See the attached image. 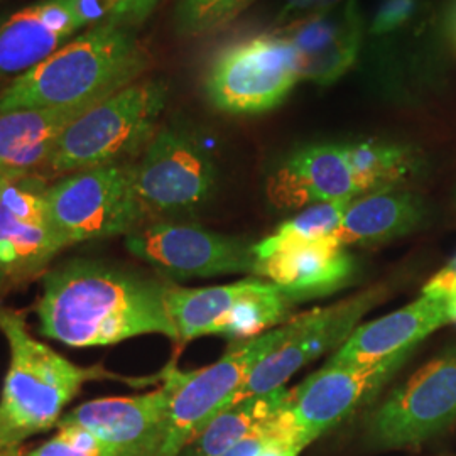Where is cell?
Returning a JSON list of instances; mask_svg holds the SVG:
<instances>
[{"label":"cell","instance_id":"6da1fadb","mask_svg":"<svg viewBox=\"0 0 456 456\" xmlns=\"http://www.w3.org/2000/svg\"><path fill=\"white\" fill-rule=\"evenodd\" d=\"M164 291L163 284L109 264L77 259L45 276L36 313L43 337L75 348L152 333L178 342Z\"/></svg>","mask_w":456,"mask_h":456},{"label":"cell","instance_id":"7a4b0ae2","mask_svg":"<svg viewBox=\"0 0 456 456\" xmlns=\"http://www.w3.org/2000/svg\"><path fill=\"white\" fill-rule=\"evenodd\" d=\"M149 66V53L131 26L105 22L66 43L17 77L0 95V112L61 107L102 94H117Z\"/></svg>","mask_w":456,"mask_h":456},{"label":"cell","instance_id":"3957f363","mask_svg":"<svg viewBox=\"0 0 456 456\" xmlns=\"http://www.w3.org/2000/svg\"><path fill=\"white\" fill-rule=\"evenodd\" d=\"M0 333L11 363L0 394V446H20L60 423L63 409L83 384L117 379L100 367H78L46 343L36 340L16 311L0 306Z\"/></svg>","mask_w":456,"mask_h":456},{"label":"cell","instance_id":"277c9868","mask_svg":"<svg viewBox=\"0 0 456 456\" xmlns=\"http://www.w3.org/2000/svg\"><path fill=\"white\" fill-rule=\"evenodd\" d=\"M167 98L159 80L134 82L75 120L60 137L46 164L51 175H68L120 164L154 137Z\"/></svg>","mask_w":456,"mask_h":456},{"label":"cell","instance_id":"5b68a950","mask_svg":"<svg viewBox=\"0 0 456 456\" xmlns=\"http://www.w3.org/2000/svg\"><path fill=\"white\" fill-rule=\"evenodd\" d=\"M296 318L277 326L259 337L237 343L235 348L212 365L181 372L169 365L163 372L164 384L169 389V408L163 446L158 456H178L181 450L230 406L233 395L242 387L252 370L273 354L291 335Z\"/></svg>","mask_w":456,"mask_h":456},{"label":"cell","instance_id":"8992f818","mask_svg":"<svg viewBox=\"0 0 456 456\" xmlns=\"http://www.w3.org/2000/svg\"><path fill=\"white\" fill-rule=\"evenodd\" d=\"M164 305L178 342L207 335L248 340L291 322L293 301L276 284L250 277L212 288H167Z\"/></svg>","mask_w":456,"mask_h":456},{"label":"cell","instance_id":"52a82bcc","mask_svg":"<svg viewBox=\"0 0 456 456\" xmlns=\"http://www.w3.org/2000/svg\"><path fill=\"white\" fill-rule=\"evenodd\" d=\"M49 220L68 245L132 233L144 222L134 190V166L85 169L45 190Z\"/></svg>","mask_w":456,"mask_h":456},{"label":"cell","instance_id":"ba28073f","mask_svg":"<svg viewBox=\"0 0 456 456\" xmlns=\"http://www.w3.org/2000/svg\"><path fill=\"white\" fill-rule=\"evenodd\" d=\"M456 421V348L428 362L367 419V436L382 450L418 446Z\"/></svg>","mask_w":456,"mask_h":456},{"label":"cell","instance_id":"9c48e42d","mask_svg":"<svg viewBox=\"0 0 456 456\" xmlns=\"http://www.w3.org/2000/svg\"><path fill=\"white\" fill-rule=\"evenodd\" d=\"M299 80L291 45L269 34L225 49L207 77V94L218 110L261 114L277 107Z\"/></svg>","mask_w":456,"mask_h":456},{"label":"cell","instance_id":"30bf717a","mask_svg":"<svg viewBox=\"0 0 456 456\" xmlns=\"http://www.w3.org/2000/svg\"><path fill=\"white\" fill-rule=\"evenodd\" d=\"M215 164L208 151L186 132L161 129L134 166V190L147 216L195 210L215 186Z\"/></svg>","mask_w":456,"mask_h":456},{"label":"cell","instance_id":"8fae6325","mask_svg":"<svg viewBox=\"0 0 456 456\" xmlns=\"http://www.w3.org/2000/svg\"><path fill=\"white\" fill-rule=\"evenodd\" d=\"M386 294V288L375 286L331 306L296 316L291 335L252 370L230 401V406L247 397L282 387L311 360L318 359L335 346L340 348L359 328L360 320L382 303Z\"/></svg>","mask_w":456,"mask_h":456},{"label":"cell","instance_id":"7c38bea8","mask_svg":"<svg viewBox=\"0 0 456 456\" xmlns=\"http://www.w3.org/2000/svg\"><path fill=\"white\" fill-rule=\"evenodd\" d=\"M126 247L137 259L178 279L256 273L254 245L207 228L156 222L127 235Z\"/></svg>","mask_w":456,"mask_h":456},{"label":"cell","instance_id":"4fadbf2b","mask_svg":"<svg viewBox=\"0 0 456 456\" xmlns=\"http://www.w3.org/2000/svg\"><path fill=\"white\" fill-rule=\"evenodd\" d=\"M412 352L408 348L367 365H325L297 386L288 411L303 448L365 406Z\"/></svg>","mask_w":456,"mask_h":456},{"label":"cell","instance_id":"5bb4252c","mask_svg":"<svg viewBox=\"0 0 456 456\" xmlns=\"http://www.w3.org/2000/svg\"><path fill=\"white\" fill-rule=\"evenodd\" d=\"M256 273L276 284L293 303L337 293L355 274V261L333 237L313 240L264 239L254 245Z\"/></svg>","mask_w":456,"mask_h":456},{"label":"cell","instance_id":"9a60e30c","mask_svg":"<svg viewBox=\"0 0 456 456\" xmlns=\"http://www.w3.org/2000/svg\"><path fill=\"white\" fill-rule=\"evenodd\" d=\"M169 389L134 395L103 397L73 409L58 424H77L102 441L112 456H158L163 446Z\"/></svg>","mask_w":456,"mask_h":456},{"label":"cell","instance_id":"2e32d148","mask_svg":"<svg viewBox=\"0 0 456 456\" xmlns=\"http://www.w3.org/2000/svg\"><path fill=\"white\" fill-rule=\"evenodd\" d=\"M363 22L359 0L342 4L293 22L281 34L294 51L301 80L331 85L355 63L362 45Z\"/></svg>","mask_w":456,"mask_h":456},{"label":"cell","instance_id":"e0dca14e","mask_svg":"<svg viewBox=\"0 0 456 456\" xmlns=\"http://www.w3.org/2000/svg\"><path fill=\"white\" fill-rule=\"evenodd\" d=\"M267 196L281 210L359 198L345 144H314L296 151L269 176Z\"/></svg>","mask_w":456,"mask_h":456},{"label":"cell","instance_id":"ac0fdd59","mask_svg":"<svg viewBox=\"0 0 456 456\" xmlns=\"http://www.w3.org/2000/svg\"><path fill=\"white\" fill-rule=\"evenodd\" d=\"M112 95L102 94L61 107L0 112V176L7 181L26 180L39 167H46L66 129Z\"/></svg>","mask_w":456,"mask_h":456},{"label":"cell","instance_id":"d6986e66","mask_svg":"<svg viewBox=\"0 0 456 456\" xmlns=\"http://www.w3.org/2000/svg\"><path fill=\"white\" fill-rule=\"evenodd\" d=\"M450 323L444 305L421 294L408 306L359 326L326 365H367L389 359L403 350L416 348Z\"/></svg>","mask_w":456,"mask_h":456},{"label":"cell","instance_id":"ffe728a7","mask_svg":"<svg viewBox=\"0 0 456 456\" xmlns=\"http://www.w3.org/2000/svg\"><path fill=\"white\" fill-rule=\"evenodd\" d=\"M73 0H43L0 24V77L26 73L82 29Z\"/></svg>","mask_w":456,"mask_h":456},{"label":"cell","instance_id":"44dd1931","mask_svg":"<svg viewBox=\"0 0 456 456\" xmlns=\"http://www.w3.org/2000/svg\"><path fill=\"white\" fill-rule=\"evenodd\" d=\"M423 216L421 200L406 190L374 191L346 205L333 239L345 247L380 244L412 232Z\"/></svg>","mask_w":456,"mask_h":456},{"label":"cell","instance_id":"7402d4cb","mask_svg":"<svg viewBox=\"0 0 456 456\" xmlns=\"http://www.w3.org/2000/svg\"><path fill=\"white\" fill-rule=\"evenodd\" d=\"M293 391L284 386L261 395H252L224 409L207 424L178 456H224L232 446L248 435L257 424L267 421L286 408Z\"/></svg>","mask_w":456,"mask_h":456},{"label":"cell","instance_id":"603a6c76","mask_svg":"<svg viewBox=\"0 0 456 456\" xmlns=\"http://www.w3.org/2000/svg\"><path fill=\"white\" fill-rule=\"evenodd\" d=\"M65 247L49 222L17 215L0 201V271L5 276L33 274Z\"/></svg>","mask_w":456,"mask_h":456},{"label":"cell","instance_id":"cb8c5ba5","mask_svg":"<svg viewBox=\"0 0 456 456\" xmlns=\"http://www.w3.org/2000/svg\"><path fill=\"white\" fill-rule=\"evenodd\" d=\"M345 152L360 196L399 188L419 167V159L412 149L391 142L363 141L345 144Z\"/></svg>","mask_w":456,"mask_h":456},{"label":"cell","instance_id":"d4e9b609","mask_svg":"<svg viewBox=\"0 0 456 456\" xmlns=\"http://www.w3.org/2000/svg\"><path fill=\"white\" fill-rule=\"evenodd\" d=\"M348 203L350 201H338L308 207L291 220L284 222L271 237L276 240H313L333 237Z\"/></svg>","mask_w":456,"mask_h":456},{"label":"cell","instance_id":"484cf974","mask_svg":"<svg viewBox=\"0 0 456 456\" xmlns=\"http://www.w3.org/2000/svg\"><path fill=\"white\" fill-rule=\"evenodd\" d=\"M254 0H181L178 28L186 34L208 33L225 26Z\"/></svg>","mask_w":456,"mask_h":456},{"label":"cell","instance_id":"4316f807","mask_svg":"<svg viewBox=\"0 0 456 456\" xmlns=\"http://www.w3.org/2000/svg\"><path fill=\"white\" fill-rule=\"evenodd\" d=\"M54 438L43 443L28 456H112L109 448L88 429L77 424H58Z\"/></svg>","mask_w":456,"mask_h":456},{"label":"cell","instance_id":"83f0119b","mask_svg":"<svg viewBox=\"0 0 456 456\" xmlns=\"http://www.w3.org/2000/svg\"><path fill=\"white\" fill-rule=\"evenodd\" d=\"M73 5L83 28L105 22L126 24V0H73Z\"/></svg>","mask_w":456,"mask_h":456},{"label":"cell","instance_id":"f1b7e54d","mask_svg":"<svg viewBox=\"0 0 456 456\" xmlns=\"http://www.w3.org/2000/svg\"><path fill=\"white\" fill-rule=\"evenodd\" d=\"M421 294L441 301L456 325V257L426 282Z\"/></svg>","mask_w":456,"mask_h":456},{"label":"cell","instance_id":"f546056e","mask_svg":"<svg viewBox=\"0 0 456 456\" xmlns=\"http://www.w3.org/2000/svg\"><path fill=\"white\" fill-rule=\"evenodd\" d=\"M416 0H382L372 22V33L387 34L399 29L414 12Z\"/></svg>","mask_w":456,"mask_h":456},{"label":"cell","instance_id":"4dcf8cb0","mask_svg":"<svg viewBox=\"0 0 456 456\" xmlns=\"http://www.w3.org/2000/svg\"><path fill=\"white\" fill-rule=\"evenodd\" d=\"M342 2L343 0H284V5L277 14V22L284 28L306 17L323 12L326 9H331Z\"/></svg>","mask_w":456,"mask_h":456},{"label":"cell","instance_id":"1f68e13d","mask_svg":"<svg viewBox=\"0 0 456 456\" xmlns=\"http://www.w3.org/2000/svg\"><path fill=\"white\" fill-rule=\"evenodd\" d=\"M159 0H126V24L134 26L142 22L158 5Z\"/></svg>","mask_w":456,"mask_h":456},{"label":"cell","instance_id":"d6a6232c","mask_svg":"<svg viewBox=\"0 0 456 456\" xmlns=\"http://www.w3.org/2000/svg\"><path fill=\"white\" fill-rule=\"evenodd\" d=\"M303 448H299L294 441H277L257 456H299Z\"/></svg>","mask_w":456,"mask_h":456},{"label":"cell","instance_id":"836d02e7","mask_svg":"<svg viewBox=\"0 0 456 456\" xmlns=\"http://www.w3.org/2000/svg\"><path fill=\"white\" fill-rule=\"evenodd\" d=\"M0 456H22L20 446H0Z\"/></svg>","mask_w":456,"mask_h":456},{"label":"cell","instance_id":"e575fe53","mask_svg":"<svg viewBox=\"0 0 456 456\" xmlns=\"http://www.w3.org/2000/svg\"><path fill=\"white\" fill-rule=\"evenodd\" d=\"M7 183H9V181L5 180V178H2V176H0V188H2V186H4V184H7Z\"/></svg>","mask_w":456,"mask_h":456},{"label":"cell","instance_id":"d590c367","mask_svg":"<svg viewBox=\"0 0 456 456\" xmlns=\"http://www.w3.org/2000/svg\"><path fill=\"white\" fill-rule=\"evenodd\" d=\"M4 277H5V274H4V273H2V271H0V284H2V282H4Z\"/></svg>","mask_w":456,"mask_h":456},{"label":"cell","instance_id":"8d00e7d4","mask_svg":"<svg viewBox=\"0 0 456 456\" xmlns=\"http://www.w3.org/2000/svg\"><path fill=\"white\" fill-rule=\"evenodd\" d=\"M453 29H455V36H456V12H455V17H453Z\"/></svg>","mask_w":456,"mask_h":456}]
</instances>
